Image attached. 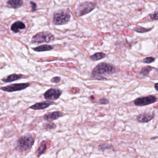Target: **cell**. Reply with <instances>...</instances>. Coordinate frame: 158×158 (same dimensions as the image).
I'll return each instance as SVG.
<instances>
[{"label": "cell", "instance_id": "obj_24", "mask_svg": "<svg viewBox=\"0 0 158 158\" xmlns=\"http://www.w3.org/2000/svg\"><path fill=\"white\" fill-rule=\"evenodd\" d=\"M150 18L153 20H158V12L155 13L150 15Z\"/></svg>", "mask_w": 158, "mask_h": 158}, {"label": "cell", "instance_id": "obj_21", "mask_svg": "<svg viewBox=\"0 0 158 158\" xmlns=\"http://www.w3.org/2000/svg\"><path fill=\"white\" fill-rule=\"evenodd\" d=\"M155 60V59L153 57H147L143 60V62L146 64H150L153 62Z\"/></svg>", "mask_w": 158, "mask_h": 158}, {"label": "cell", "instance_id": "obj_14", "mask_svg": "<svg viewBox=\"0 0 158 158\" xmlns=\"http://www.w3.org/2000/svg\"><path fill=\"white\" fill-rule=\"evenodd\" d=\"M7 4L11 8L18 9L23 6V0H8Z\"/></svg>", "mask_w": 158, "mask_h": 158}, {"label": "cell", "instance_id": "obj_18", "mask_svg": "<svg viewBox=\"0 0 158 158\" xmlns=\"http://www.w3.org/2000/svg\"><path fill=\"white\" fill-rule=\"evenodd\" d=\"M153 69V67H151V66H146L141 69L140 72V74L144 76H147L148 75L150 72H151Z\"/></svg>", "mask_w": 158, "mask_h": 158}, {"label": "cell", "instance_id": "obj_10", "mask_svg": "<svg viewBox=\"0 0 158 158\" xmlns=\"http://www.w3.org/2000/svg\"><path fill=\"white\" fill-rule=\"evenodd\" d=\"M54 104V102L51 101L42 102H37L30 107V109L34 110H43L49 107L50 105Z\"/></svg>", "mask_w": 158, "mask_h": 158}, {"label": "cell", "instance_id": "obj_9", "mask_svg": "<svg viewBox=\"0 0 158 158\" xmlns=\"http://www.w3.org/2000/svg\"><path fill=\"white\" fill-rule=\"evenodd\" d=\"M63 116V114L61 112L54 111L47 113V114H44L43 118L46 121L51 122Z\"/></svg>", "mask_w": 158, "mask_h": 158}, {"label": "cell", "instance_id": "obj_6", "mask_svg": "<svg viewBox=\"0 0 158 158\" xmlns=\"http://www.w3.org/2000/svg\"><path fill=\"white\" fill-rule=\"evenodd\" d=\"M157 101L156 97L153 95L137 98L134 101V104L137 106H144L154 103Z\"/></svg>", "mask_w": 158, "mask_h": 158}, {"label": "cell", "instance_id": "obj_8", "mask_svg": "<svg viewBox=\"0 0 158 158\" xmlns=\"http://www.w3.org/2000/svg\"><path fill=\"white\" fill-rule=\"evenodd\" d=\"M62 93L61 90L59 89L52 88L44 93V98L49 101L56 100L60 97Z\"/></svg>", "mask_w": 158, "mask_h": 158}, {"label": "cell", "instance_id": "obj_17", "mask_svg": "<svg viewBox=\"0 0 158 158\" xmlns=\"http://www.w3.org/2000/svg\"><path fill=\"white\" fill-rule=\"evenodd\" d=\"M47 143L45 141H43L40 144L37 150V155L38 157L40 156L42 153H44L47 149Z\"/></svg>", "mask_w": 158, "mask_h": 158}, {"label": "cell", "instance_id": "obj_3", "mask_svg": "<svg viewBox=\"0 0 158 158\" xmlns=\"http://www.w3.org/2000/svg\"><path fill=\"white\" fill-rule=\"evenodd\" d=\"M71 15L66 10H62L55 12L53 15V23L56 25H62L70 21Z\"/></svg>", "mask_w": 158, "mask_h": 158}, {"label": "cell", "instance_id": "obj_25", "mask_svg": "<svg viewBox=\"0 0 158 158\" xmlns=\"http://www.w3.org/2000/svg\"><path fill=\"white\" fill-rule=\"evenodd\" d=\"M30 4H31V6H32V11H35L36 10V4L33 2H30Z\"/></svg>", "mask_w": 158, "mask_h": 158}, {"label": "cell", "instance_id": "obj_4", "mask_svg": "<svg viewBox=\"0 0 158 158\" xmlns=\"http://www.w3.org/2000/svg\"><path fill=\"white\" fill-rule=\"evenodd\" d=\"M54 37L51 33L48 32H42L38 33L32 38L31 42L34 44L49 43L54 41Z\"/></svg>", "mask_w": 158, "mask_h": 158}, {"label": "cell", "instance_id": "obj_19", "mask_svg": "<svg viewBox=\"0 0 158 158\" xmlns=\"http://www.w3.org/2000/svg\"><path fill=\"white\" fill-rule=\"evenodd\" d=\"M152 28H144V27H138L135 28L134 30V31L137 32V33H144L151 31V30H152Z\"/></svg>", "mask_w": 158, "mask_h": 158}, {"label": "cell", "instance_id": "obj_15", "mask_svg": "<svg viewBox=\"0 0 158 158\" xmlns=\"http://www.w3.org/2000/svg\"><path fill=\"white\" fill-rule=\"evenodd\" d=\"M52 49H53V47L50 45H43L36 48H34L33 49L35 51L41 52L48 51L51 50Z\"/></svg>", "mask_w": 158, "mask_h": 158}, {"label": "cell", "instance_id": "obj_26", "mask_svg": "<svg viewBox=\"0 0 158 158\" xmlns=\"http://www.w3.org/2000/svg\"><path fill=\"white\" fill-rule=\"evenodd\" d=\"M154 88H155V89L156 90L158 91V83L155 84V85H154Z\"/></svg>", "mask_w": 158, "mask_h": 158}, {"label": "cell", "instance_id": "obj_22", "mask_svg": "<svg viewBox=\"0 0 158 158\" xmlns=\"http://www.w3.org/2000/svg\"><path fill=\"white\" fill-rule=\"evenodd\" d=\"M61 77H55L51 79L52 83H58L60 81Z\"/></svg>", "mask_w": 158, "mask_h": 158}, {"label": "cell", "instance_id": "obj_5", "mask_svg": "<svg viewBox=\"0 0 158 158\" xmlns=\"http://www.w3.org/2000/svg\"><path fill=\"white\" fill-rule=\"evenodd\" d=\"M96 4L92 2H86L80 4L77 10L76 14L77 16H83L89 13L95 9Z\"/></svg>", "mask_w": 158, "mask_h": 158}, {"label": "cell", "instance_id": "obj_20", "mask_svg": "<svg viewBox=\"0 0 158 158\" xmlns=\"http://www.w3.org/2000/svg\"><path fill=\"white\" fill-rule=\"evenodd\" d=\"M44 128L47 130H50V129H55L56 127V125L52 123H45L44 124Z\"/></svg>", "mask_w": 158, "mask_h": 158}, {"label": "cell", "instance_id": "obj_12", "mask_svg": "<svg viewBox=\"0 0 158 158\" xmlns=\"http://www.w3.org/2000/svg\"><path fill=\"white\" fill-rule=\"evenodd\" d=\"M25 28V24L21 21L15 22L11 27V30L15 33H18L20 30H23Z\"/></svg>", "mask_w": 158, "mask_h": 158}, {"label": "cell", "instance_id": "obj_16", "mask_svg": "<svg viewBox=\"0 0 158 158\" xmlns=\"http://www.w3.org/2000/svg\"><path fill=\"white\" fill-rule=\"evenodd\" d=\"M106 54L103 52H97V53H95L93 55L90 56L89 58L92 61H96L99 60L103 59L106 57Z\"/></svg>", "mask_w": 158, "mask_h": 158}, {"label": "cell", "instance_id": "obj_7", "mask_svg": "<svg viewBox=\"0 0 158 158\" xmlns=\"http://www.w3.org/2000/svg\"><path fill=\"white\" fill-rule=\"evenodd\" d=\"M30 85V84L28 83L15 84L6 86L2 87L1 88V89L7 92H14V91H20V90L25 89Z\"/></svg>", "mask_w": 158, "mask_h": 158}, {"label": "cell", "instance_id": "obj_13", "mask_svg": "<svg viewBox=\"0 0 158 158\" xmlns=\"http://www.w3.org/2000/svg\"><path fill=\"white\" fill-rule=\"evenodd\" d=\"M24 76L22 74H13L8 76L7 77L2 79V81L5 83H10L14 82L16 80H19L23 77Z\"/></svg>", "mask_w": 158, "mask_h": 158}, {"label": "cell", "instance_id": "obj_23", "mask_svg": "<svg viewBox=\"0 0 158 158\" xmlns=\"http://www.w3.org/2000/svg\"><path fill=\"white\" fill-rule=\"evenodd\" d=\"M100 103L101 104H107L109 103V100L108 99L102 98L100 100Z\"/></svg>", "mask_w": 158, "mask_h": 158}, {"label": "cell", "instance_id": "obj_1", "mask_svg": "<svg viewBox=\"0 0 158 158\" xmlns=\"http://www.w3.org/2000/svg\"><path fill=\"white\" fill-rule=\"evenodd\" d=\"M116 73V69L112 64L107 63H101L94 67L91 74L93 77L99 80H104L106 78L103 76H109Z\"/></svg>", "mask_w": 158, "mask_h": 158}, {"label": "cell", "instance_id": "obj_2", "mask_svg": "<svg viewBox=\"0 0 158 158\" xmlns=\"http://www.w3.org/2000/svg\"><path fill=\"white\" fill-rule=\"evenodd\" d=\"M35 139L31 135H26L21 137L17 141L16 149L19 152L27 151L34 144Z\"/></svg>", "mask_w": 158, "mask_h": 158}, {"label": "cell", "instance_id": "obj_11", "mask_svg": "<svg viewBox=\"0 0 158 158\" xmlns=\"http://www.w3.org/2000/svg\"><path fill=\"white\" fill-rule=\"evenodd\" d=\"M154 118V114H151L150 113H144L139 114L137 116V120L139 123H148L151 121Z\"/></svg>", "mask_w": 158, "mask_h": 158}]
</instances>
